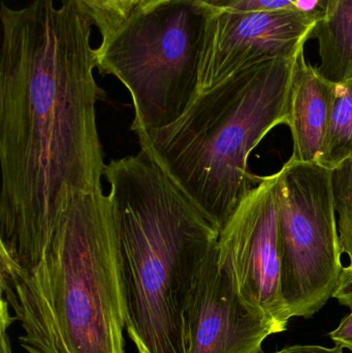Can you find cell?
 I'll use <instances>...</instances> for the list:
<instances>
[{"label":"cell","instance_id":"6da1fadb","mask_svg":"<svg viewBox=\"0 0 352 353\" xmlns=\"http://www.w3.org/2000/svg\"><path fill=\"white\" fill-rule=\"evenodd\" d=\"M0 252L34 265L80 195L103 191L92 20L74 0L1 6Z\"/></svg>","mask_w":352,"mask_h":353},{"label":"cell","instance_id":"7a4b0ae2","mask_svg":"<svg viewBox=\"0 0 352 353\" xmlns=\"http://www.w3.org/2000/svg\"><path fill=\"white\" fill-rule=\"evenodd\" d=\"M1 299L27 353H126V298L109 195L76 197L39 261L0 253Z\"/></svg>","mask_w":352,"mask_h":353},{"label":"cell","instance_id":"3957f363","mask_svg":"<svg viewBox=\"0 0 352 353\" xmlns=\"http://www.w3.org/2000/svg\"><path fill=\"white\" fill-rule=\"evenodd\" d=\"M138 353H187L183 305L220 230L145 148L105 165Z\"/></svg>","mask_w":352,"mask_h":353},{"label":"cell","instance_id":"277c9868","mask_svg":"<svg viewBox=\"0 0 352 353\" xmlns=\"http://www.w3.org/2000/svg\"><path fill=\"white\" fill-rule=\"evenodd\" d=\"M295 58L256 64L196 94L176 121L136 134L138 144L222 230L262 178L248 157L280 124L289 125Z\"/></svg>","mask_w":352,"mask_h":353},{"label":"cell","instance_id":"5b68a950","mask_svg":"<svg viewBox=\"0 0 352 353\" xmlns=\"http://www.w3.org/2000/svg\"><path fill=\"white\" fill-rule=\"evenodd\" d=\"M211 12L200 0L136 6L95 49L99 72L115 77L132 97L136 134L176 121L196 97Z\"/></svg>","mask_w":352,"mask_h":353},{"label":"cell","instance_id":"8992f818","mask_svg":"<svg viewBox=\"0 0 352 353\" xmlns=\"http://www.w3.org/2000/svg\"><path fill=\"white\" fill-rule=\"evenodd\" d=\"M281 294L289 317L310 319L342 273L332 170L289 159L277 173Z\"/></svg>","mask_w":352,"mask_h":353},{"label":"cell","instance_id":"52a82bcc","mask_svg":"<svg viewBox=\"0 0 352 353\" xmlns=\"http://www.w3.org/2000/svg\"><path fill=\"white\" fill-rule=\"evenodd\" d=\"M277 180V174L262 178L242 199L218 239L219 261L248 308L274 334L287 331L291 319L281 294Z\"/></svg>","mask_w":352,"mask_h":353},{"label":"cell","instance_id":"ba28073f","mask_svg":"<svg viewBox=\"0 0 352 353\" xmlns=\"http://www.w3.org/2000/svg\"><path fill=\"white\" fill-rule=\"evenodd\" d=\"M316 23L295 10H212L205 31L196 94L256 64L297 57Z\"/></svg>","mask_w":352,"mask_h":353},{"label":"cell","instance_id":"9c48e42d","mask_svg":"<svg viewBox=\"0 0 352 353\" xmlns=\"http://www.w3.org/2000/svg\"><path fill=\"white\" fill-rule=\"evenodd\" d=\"M187 353H262L274 335L248 308L231 274L219 261L218 244L202 261L186 290L183 305Z\"/></svg>","mask_w":352,"mask_h":353},{"label":"cell","instance_id":"30bf717a","mask_svg":"<svg viewBox=\"0 0 352 353\" xmlns=\"http://www.w3.org/2000/svg\"><path fill=\"white\" fill-rule=\"evenodd\" d=\"M334 88V83L307 63L304 50L300 52L293 64L287 125L293 137V161L320 163L330 123Z\"/></svg>","mask_w":352,"mask_h":353},{"label":"cell","instance_id":"8fae6325","mask_svg":"<svg viewBox=\"0 0 352 353\" xmlns=\"http://www.w3.org/2000/svg\"><path fill=\"white\" fill-rule=\"evenodd\" d=\"M311 37L318 41V72L332 83L352 80V0H329Z\"/></svg>","mask_w":352,"mask_h":353},{"label":"cell","instance_id":"7c38bea8","mask_svg":"<svg viewBox=\"0 0 352 353\" xmlns=\"http://www.w3.org/2000/svg\"><path fill=\"white\" fill-rule=\"evenodd\" d=\"M334 84L330 123L320 163L330 170L352 157V80Z\"/></svg>","mask_w":352,"mask_h":353},{"label":"cell","instance_id":"4fadbf2b","mask_svg":"<svg viewBox=\"0 0 352 353\" xmlns=\"http://www.w3.org/2000/svg\"><path fill=\"white\" fill-rule=\"evenodd\" d=\"M332 183L341 247L352 267V157L332 170Z\"/></svg>","mask_w":352,"mask_h":353},{"label":"cell","instance_id":"5bb4252c","mask_svg":"<svg viewBox=\"0 0 352 353\" xmlns=\"http://www.w3.org/2000/svg\"><path fill=\"white\" fill-rule=\"evenodd\" d=\"M213 10L253 12V10H295L316 21L326 14L329 0H200Z\"/></svg>","mask_w":352,"mask_h":353},{"label":"cell","instance_id":"9a60e30c","mask_svg":"<svg viewBox=\"0 0 352 353\" xmlns=\"http://www.w3.org/2000/svg\"><path fill=\"white\" fill-rule=\"evenodd\" d=\"M92 20L101 37L111 35L136 6V0H74Z\"/></svg>","mask_w":352,"mask_h":353},{"label":"cell","instance_id":"2e32d148","mask_svg":"<svg viewBox=\"0 0 352 353\" xmlns=\"http://www.w3.org/2000/svg\"><path fill=\"white\" fill-rule=\"evenodd\" d=\"M333 298L338 300L343 306L352 310V267L343 268L338 286Z\"/></svg>","mask_w":352,"mask_h":353},{"label":"cell","instance_id":"e0dca14e","mask_svg":"<svg viewBox=\"0 0 352 353\" xmlns=\"http://www.w3.org/2000/svg\"><path fill=\"white\" fill-rule=\"evenodd\" d=\"M335 344L346 348L352 353V310L349 315L342 319L339 327L329 334Z\"/></svg>","mask_w":352,"mask_h":353},{"label":"cell","instance_id":"ac0fdd59","mask_svg":"<svg viewBox=\"0 0 352 353\" xmlns=\"http://www.w3.org/2000/svg\"><path fill=\"white\" fill-rule=\"evenodd\" d=\"M14 319H16L10 315L8 303L1 299V353H12L10 341L6 335V329Z\"/></svg>","mask_w":352,"mask_h":353},{"label":"cell","instance_id":"d6986e66","mask_svg":"<svg viewBox=\"0 0 352 353\" xmlns=\"http://www.w3.org/2000/svg\"><path fill=\"white\" fill-rule=\"evenodd\" d=\"M274 353H343V348L338 345L332 348L320 345H295Z\"/></svg>","mask_w":352,"mask_h":353},{"label":"cell","instance_id":"ffe728a7","mask_svg":"<svg viewBox=\"0 0 352 353\" xmlns=\"http://www.w3.org/2000/svg\"><path fill=\"white\" fill-rule=\"evenodd\" d=\"M155 1H158V0H136V6H147V4L153 3Z\"/></svg>","mask_w":352,"mask_h":353}]
</instances>
